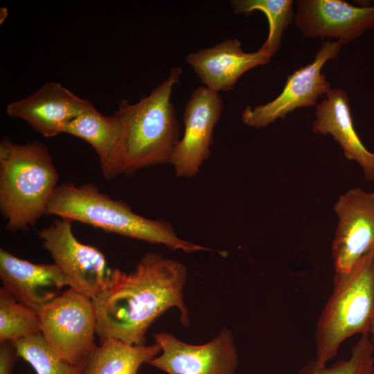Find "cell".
<instances>
[{
  "instance_id": "obj_1",
  "label": "cell",
  "mask_w": 374,
  "mask_h": 374,
  "mask_svg": "<svg viewBox=\"0 0 374 374\" xmlns=\"http://www.w3.org/2000/svg\"><path fill=\"white\" fill-rule=\"evenodd\" d=\"M186 266L155 253H147L130 273L123 271L117 283L92 299L96 335L100 341L114 338L134 345L145 344V333L163 313L177 307L180 321L189 325L183 296Z\"/></svg>"
},
{
  "instance_id": "obj_2",
  "label": "cell",
  "mask_w": 374,
  "mask_h": 374,
  "mask_svg": "<svg viewBox=\"0 0 374 374\" xmlns=\"http://www.w3.org/2000/svg\"><path fill=\"white\" fill-rule=\"evenodd\" d=\"M46 215L78 221L123 236L166 246L187 253L212 251L183 240L166 221L152 220L134 213L124 202L111 198L92 183L58 185Z\"/></svg>"
},
{
  "instance_id": "obj_3",
  "label": "cell",
  "mask_w": 374,
  "mask_h": 374,
  "mask_svg": "<svg viewBox=\"0 0 374 374\" xmlns=\"http://www.w3.org/2000/svg\"><path fill=\"white\" fill-rule=\"evenodd\" d=\"M182 69L172 68L168 77L136 103L123 100L114 112L123 125L121 174L170 163L179 141V125L171 96Z\"/></svg>"
},
{
  "instance_id": "obj_4",
  "label": "cell",
  "mask_w": 374,
  "mask_h": 374,
  "mask_svg": "<svg viewBox=\"0 0 374 374\" xmlns=\"http://www.w3.org/2000/svg\"><path fill=\"white\" fill-rule=\"evenodd\" d=\"M59 175L48 149L34 141L0 142V211L12 232L27 231L46 214Z\"/></svg>"
},
{
  "instance_id": "obj_5",
  "label": "cell",
  "mask_w": 374,
  "mask_h": 374,
  "mask_svg": "<svg viewBox=\"0 0 374 374\" xmlns=\"http://www.w3.org/2000/svg\"><path fill=\"white\" fill-rule=\"evenodd\" d=\"M374 319V249L348 271L335 273L332 292L315 329V364L320 368L353 335L369 333Z\"/></svg>"
},
{
  "instance_id": "obj_6",
  "label": "cell",
  "mask_w": 374,
  "mask_h": 374,
  "mask_svg": "<svg viewBox=\"0 0 374 374\" xmlns=\"http://www.w3.org/2000/svg\"><path fill=\"white\" fill-rule=\"evenodd\" d=\"M40 333L58 357L82 364L97 346V319L89 297L69 287L37 311Z\"/></svg>"
},
{
  "instance_id": "obj_7",
  "label": "cell",
  "mask_w": 374,
  "mask_h": 374,
  "mask_svg": "<svg viewBox=\"0 0 374 374\" xmlns=\"http://www.w3.org/2000/svg\"><path fill=\"white\" fill-rule=\"evenodd\" d=\"M71 222L60 217L38 231V235L54 264L67 278L69 287L94 299L113 287L123 271L110 267L97 248L78 241Z\"/></svg>"
},
{
  "instance_id": "obj_8",
  "label": "cell",
  "mask_w": 374,
  "mask_h": 374,
  "mask_svg": "<svg viewBox=\"0 0 374 374\" xmlns=\"http://www.w3.org/2000/svg\"><path fill=\"white\" fill-rule=\"evenodd\" d=\"M341 46L335 40L323 42L311 62L287 76L278 96L264 105L247 107L242 112V123L262 129L279 118L284 119L297 109L316 107L319 98L332 89L322 69L328 61L337 58Z\"/></svg>"
},
{
  "instance_id": "obj_9",
  "label": "cell",
  "mask_w": 374,
  "mask_h": 374,
  "mask_svg": "<svg viewBox=\"0 0 374 374\" xmlns=\"http://www.w3.org/2000/svg\"><path fill=\"white\" fill-rule=\"evenodd\" d=\"M153 337L161 353L148 364L168 374H235L238 355L233 334L227 328L211 341L197 346L167 332Z\"/></svg>"
},
{
  "instance_id": "obj_10",
  "label": "cell",
  "mask_w": 374,
  "mask_h": 374,
  "mask_svg": "<svg viewBox=\"0 0 374 374\" xmlns=\"http://www.w3.org/2000/svg\"><path fill=\"white\" fill-rule=\"evenodd\" d=\"M333 209L338 222L331 256L335 273H345L374 249V191L353 188L339 197Z\"/></svg>"
},
{
  "instance_id": "obj_11",
  "label": "cell",
  "mask_w": 374,
  "mask_h": 374,
  "mask_svg": "<svg viewBox=\"0 0 374 374\" xmlns=\"http://www.w3.org/2000/svg\"><path fill=\"white\" fill-rule=\"evenodd\" d=\"M223 111L219 93L201 86L193 91L184 112V130L170 163L177 176H195L211 154L214 128Z\"/></svg>"
},
{
  "instance_id": "obj_12",
  "label": "cell",
  "mask_w": 374,
  "mask_h": 374,
  "mask_svg": "<svg viewBox=\"0 0 374 374\" xmlns=\"http://www.w3.org/2000/svg\"><path fill=\"white\" fill-rule=\"evenodd\" d=\"M294 22L308 38L348 44L374 28L372 5L355 6L341 0H297Z\"/></svg>"
},
{
  "instance_id": "obj_13",
  "label": "cell",
  "mask_w": 374,
  "mask_h": 374,
  "mask_svg": "<svg viewBox=\"0 0 374 374\" xmlns=\"http://www.w3.org/2000/svg\"><path fill=\"white\" fill-rule=\"evenodd\" d=\"M91 104L60 83L50 82L30 96L10 103L6 110L44 137H53L64 133L69 123Z\"/></svg>"
},
{
  "instance_id": "obj_14",
  "label": "cell",
  "mask_w": 374,
  "mask_h": 374,
  "mask_svg": "<svg viewBox=\"0 0 374 374\" xmlns=\"http://www.w3.org/2000/svg\"><path fill=\"white\" fill-rule=\"evenodd\" d=\"M0 278L3 287L20 303L38 311L57 297L69 283L55 264H37L0 249Z\"/></svg>"
},
{
  "instance_id": "obj_15",
  "label": "cell",
  "mask_w": 374,
  "mask_h": 374,
  "mask_svg": "<svg viewBox=\"0 0 374 374\" xmlns=\"http://www.w3.org/2000/svg\"><path fill=\"white\" fill-rule=\"evenodd\" d=\"M271 57L264 51L247 53L236 38L188 54L187 63L193 69L204 87L219 93L229 91L247 71L268 64Z\"/></svg>"
},
{
  "instance_id": "obj_16",
  "label": "cell",
  "mask_w": 374,
  "mask_h": 374,
  "mask_svg": "<svg viewBox=\"0 0 374 374\" xmlns=\"http://www.w3.org/2000/svg\"><path fill=\"white\" fill-rule=\"evenodd\" d=\"M314 115L312 131L331 136L345 157L355 161L362 168L364 178L374 182V153L366 148L356 132L346 91L332 89L316 105Z\"/></svg>"
},
{
  "instance_id": "obj_17",
  "label": "cell",
  "mask_w": 374,
  "mask_h": 374,
  "mask_svg": "<svg viewBox=\"0 0 374 374\" xmlns=\"http://www.w3.org/2000/svg\"><path fill=\"white\" fill-rule=\"evenodd\" d=\"M64 133L82 139L92 146L106 179L110 180L121 174L123 125L116 115L105 116L91 104L69 123Z\"/></svg>"
},
{
  "instance_id": "obj_18",
  "label": "cell",
  "mask_w": 374,
  "mask_h": 374,
  "mask_svg": "<svg viewBox=\"0 0 374 374\" xmlns=\"http://www.w3.org/2000/svg\"><path fill=\"white\" fill-rule=\"evenodd\" d=\"M160 353L155 343L134 345L117 339H105L89 353L82 374H137L143 363H148Z\"/></svg>"
},
{
  "instance_id": "obj_19",
  "label": "cell",
  "mask_w": 374,
  "mask_h": 374,
  "mask_svg": "<svg viewBox=\"0 0 374 374\" xmlns=\"http://www.w3.org/2000/svg\"><path fill=\"white\" fill-rule=\"evenodd\" d=\"M292 0H233L231 7L236 14L261 11L266 16L269 31L266 40L259 49L271 58L279 50L283 33L290 25L295 12Z\"/></svg>"
},
{
  "instance_id": "obj_20",
  "label": "cell",
  "mask_w": 374,
  "mask_h": 374,
  "mask_svg": "<svg viewBox=\"0 0 374 374\" xmlns=\"http://www.w3.org/2000/svg\"><path fill=\"white\" fill-rule=\"evenodd\" d=\"M40 332L37 312L20 303L6 288H0V342Z\"/></svg>"
},
{
  "instance_id": "obj_21",
  "label": "cell",
  "mask_w": 374,
  "mask_h": 374,
  "mask_svg": "<svg viewBox=\"0 0 374 374\" xmlns=\"http://www.w3.org/2000/svg\"><path fill=\"white\" fill-rule=\"evenodd\" d=\"M19 357L30 364L37 374H82L84 363L71 364L46 345L41 333L12 341Z\"/></svg>"
},
{
  "instance_id": "obj_22",
  "label": "cell",
  "mask_w": 374,
  "mask_h": 374,
  "mask_svg": "<svg viewBox=\"0 0 374 374\" xmlns=\"http://www.w3.org/2000/svg\"><path fill=\"white\" fill-rule=\"evenodd\" d=\"M298 374H374V346L369 333L361 335L348 359H340L323 368L311 360Z\"/></svg>"
},
{
  "instance_id": "obj_23",
  "label": "cell",
  "mask_w": 374,
  "mask_h": 374,
  "mask_svg": "<svg viewBox=\"0 0 374 374\" xmlns=\"http://www.w3.org/2000/svg\"><path fill=\"white\" fill-rule=\"evenodd\" d=\"M19 357L12 341L0 344V374H12L13 367Z\"/></svg>"
},
{
  "instance_id": "obj_24",
  "label": "cell",
  "mask_w": 374,
  "mask_h": 374,
  "mask_svg": "<svg viewBox=\"0 0 374 374\" xmlns=\"http://www.w3.org/2000/svg\"><path fill=\"white\" fill-rule=\"evenodd\" d=\"M369 335H370V338L371 339V341H372V343H373V344L374 346V319L373 321V323H372L371 328H370Z\"/></svg>"
}]
</instances>
